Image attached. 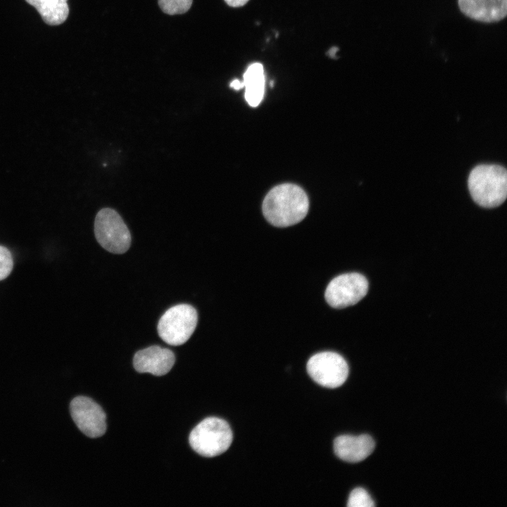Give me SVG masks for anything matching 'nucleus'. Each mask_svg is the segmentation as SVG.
<instances>
[{
    "mask_svg": "<svg viewBox=\"0 0 507 507\" xmlns=\"http://www.w3.org/2000/svg\"><path fill=\"white\" fill-rule=\"evenodd\" d=\"M245 99L249 106H258L265 92V75L263 65L258 63L251 65L244 74Z\"/></svg>",
    "mask_w": 507,
    "mask_h": 507,
    "instance_id": "f8f14e48",
    "label": "nucleus"
},
{
    "mask_svg": "<svg viewBox=\"0 0 507 507\" xmlns=\"http://www.w3.org/2000/svg\"><path fill=\"white\" fill-rule=\"evenodd\" d=\"M230 87L235 90H239L244 87V83L243 81H240L238 79H235L232 80L230 83Z\"/></svg>",
    "mask_w": 507,
    "mask_h": 507,
    "instance_id": "a211bd4d",
    "label": "nucleus"
},
{
    "mask_svg": "<svg viewBox=\"0 0 507 507\" xmlns=\"http://www.w3.org/2000/svg\"><path fill=\"white\" fill-rule=\"evenodd\" d=\"M198 320L196 310L189 304H178L168 309L159 319V337L172 346L184 344L194 332Z\"/></svg>",
    "mask_w": 507,
    "mask_h": 507,
    "instance_id": "20e7f679",
    "label": "nucleus"
},
{
    "mask_svg": "<svg viewBox=\"0 0 507 507\" xmlns=\"http://www.w3.org/2000/svg\"><path fill=\"white\" fill-rule=\"evenodd\" d=\"M73 420L80 430L91 438L102 436L106 430V415L101 407L87 396H77L70 404Z\"/></svg>",
    "mask_w": 507,
    "mask_h": 507,
    "instance_id": "6e6552de",
    "label": "nucleus"
},
{
    "mask_svg": "<svg viewBox=\"0 0 507 507\" xmlns=\"http://www.w3.org/2000/svg\"><path fill=\"white\" fill-rule=\"evenodd\" d=\"M232 432L229 424L216 417L206 418L191 432L189 442L192 449L205 457L222 454L230 446Z\"/></svg>",
    "mask_w": 507,
    "mask_h": 507,
    "instance_id": "7ed1b4c3",
    "label": "nucleus"
},
{
    "mask_svg": "<svg viewBox=\"0 0 507 507\" xmlns=\"http://www.w3.org/2000/svg\"><path fill=\"white\" fill-rule=\"evenodd\" d=\"M468 184L472 199L482 207H497L506 199L507 173L501 165H477L471 170Z\"/></svg>",
    "mask_w": 507,
    "mask_h": 507,
    "instance_id": "f03ea898",
    "label": "nucleus"
},
{
    "mask_svg": "<svg viewBox=\"0 0 507 507\" xmlns=\"http://www.w3.org/2000/svg\"><path fill=\"white\" fill-rule=\"evenodd\" d=\"M306 369L315 382L328 388L340 387L349 375V365L345 359L332 351L320 352L311 356Z\"/></svg>",
    "mask_w": 507,
    "mask_h": 507,
    "instance_id": "423d86ee",
    "label": "nucleus"
},
{
    "mask_svg": "<svg viewBox=\"0 0 507 507\" xmlns=\"http://www.w3.org/2000/svg\"><path fill=\"white\" fill-rule=\"evenodd\" d=\"M175 361V354L169 349L151 346L134 354L133 365L139 373L162 376L171 370Z\"/></svg>",
    "mask_w": 507,
    "mask_h": 507,
    "instance_id": "1a4fd4ad",
    "label": "nucleus"
},
{
    "mask_svg": "<svg viewBox=\"0 0 507 507\" xmlns=\"http://www.w3.org/2000/svg\"><path fill=\"white\" fill-rule=\"evenodd\" d=\"M94 234L99 244L113 254H124L131 244V234L121 216L113 209L104 208L96 215Z\"/></svg>",
    "mask_w": 507,
    "mask_h": 507,
    "instance_id": "39448f33",
    "label": "nucleus"
},
{
    "mask_svg": "<svg viewBox=\"0 0 507 507\" xmlns=\"http://www.w3.org/2000/svg\"><path fill=\"white\" fill-rule=\"evenodd\" d=\"M13 265V257L10 251L7 248L0 246V281L10 275Z\"/></svg>",
    "mask_w": 507,
    "mask_h": 507,
    "instance_id": "dca6fc26",
    "label": "nucleus"
},
{
    "mask_svg": "<svg viewBox=\"0 0 507 507\" xmlns=\"http://www.w3.org/2000/svg\"><path fill=\"white\" fill-rule=\"evenodd\" d=\"M249 0H225L230 6L239 7L244 5Z\"/></svg>",
    "mask_w": 507,
    "mask_h": 507,
    "instance_id": "f3484780",
    "label": "nucleus"
},
{
    "mask_svg": "<svg viewBox=\"0 0 507 507\" xmlns=\"http://www.w3.org/2000/svg\"><path fill=\"white\" fill-rule=\"evenodd\" d=\"M338 49L337 47L332 48L330 51L329 54L330 56L334 57L335 56V53L337 51Z\"/></svg>",
    "mask_w": 507,
    "mask_h": 507,
    "instance_id": "6ab92c4d",
    "label": "nucleus"
},
{
    "mask_svg": "<svg viewBox=\"0 0 507 507\" xmlns=\"http://www.w3.org/2000/svg\"><path fill=\"white\" fill-rule=\"evenodd\" d=\"M458 4L464 15L484 23L500 21L507 13V0H458Z\"/></svg>",
    "mask_w": 507,
    "mask_h": 507,
    "instance_id": "9b49d317",
    "label": "nucleus"
},
{
    "mask_svg": "<svg viewBox=\"0 0 507 507\" xmlns=\"http://www.w3.org/2000/svg\"><path fill=\"white\" fill-rule=\"evenodd\" d=\"M192 4V0H158L161 9L169 15L184 13L190 8Z\"/></svg>",
    "mask_w": 507,
    "mask_h": 507,
    "instance_id": "4468645a",
    "label": "nucleus"
},
{
    "mask_svg": "<svg viewBox=\"0 0 507 507\" xmlns=\"http://www.w3.org/2000/svg\"><path fill=\"white\" fill-rule=\"evenodd\" d=\"M35 7L44 22L49 25H58L69 14L68 0H25Z\"/></svg>",
    "mask_w": 507,
    "mask_h": 507,
    "instance_id": "ddd939ff",
    "label": "nucleus"
},
{
    "mask_svg": "<svg viewBox=\"0 0 507 507\" xmlns=\"http://www.w3.org/2000/svg\"><path fill=\"white\" fill-rule=\"evenodd\" d=\"M368 290V282L358 273H345L332 279L325 289V298L334 308H343L360 301Z\"/></svg>",
    "mask_w": 507,
    "mask_h": 507,
    "instance_id": "0eeeda50",
    "label": "nucleus"
},
{
    "mask_svg": "<svg viewBox=\"0 0 507 507\" xmlns=\"http://www.w3.org/2000/svg\"><path fill=\"white\" fill-rule=\"evenodd\" d=\"M309 201L298 185L286 183L273 187L262 206L265 219L273 225L285 227L301 222L307 215Z\"/></svg>",
    "mask_w": 507,
    "mask_h": 507,
    "instance_id": "f257e3e1",
    "label": "nucleus"
},
{
    "mask_svg": "<svg viewBox=\"0 0 507 507\" xmlns=\"http://www.w3.org/2000/svg\"><path fill=\"white\" fill-rule=\"evenodd\" d=\"M375 446L373 439L368 434L341 435L334 439L333 449L339 458L349 463H358L369 456Z\"/></svg>",
    "mask_w": 507,
    "mask_h": 507,
    "instance_id": "9d476101",
    "label": "nucleus"
},
{
    "mask_svg": "<svg viewBox=\"0 0 507 507\" xmlns=\"http://www.w3.org/2000/svg\"><path fill=\"white\" fill-rule=\"evenodd\" d=\"M348 507H373L375 503L366 490L361 487L354 489L350 494Z\"/></svg>",
    "mask_w": 507,
    "mask_h": 507,
    "instance_id": "2eb2a0df",
    "label": "nucleus"
}]
</instances>
